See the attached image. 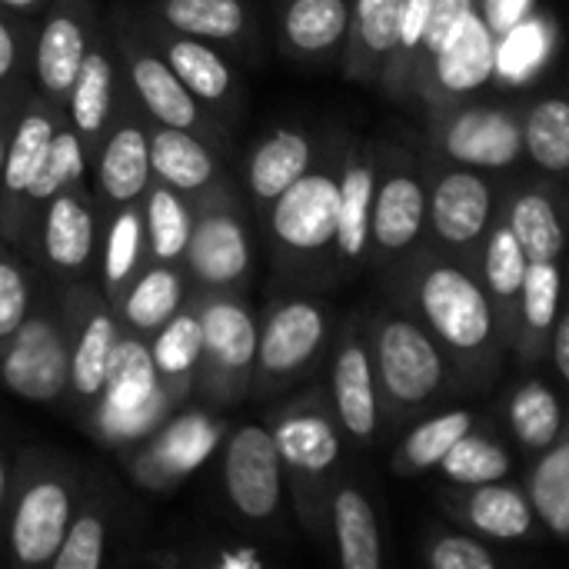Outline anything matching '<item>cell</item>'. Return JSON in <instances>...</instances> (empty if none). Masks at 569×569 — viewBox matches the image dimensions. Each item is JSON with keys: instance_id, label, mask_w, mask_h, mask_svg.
<instances>
[{"instance_id": "6da1fadb", "label": "cell", "mask_w": 569, "mask_h": 569, "mask_svg": "<svg viewBox=\"0 0 569 569\" xmlns=\"http://www.w3.org/2000/svg\"><path fill=\"white\" fill-rule=\"evenodd\" d=\"M417 320L440 343L447 363L467 377H493L507 350L493 303L473 267L450 257H423L410 273Z\"/></svg>"}, {"instance_id": "ee69618b", "label": "cell", "mask_w": 569, "mask_h": 569, "mask_svg": "<svg viewBox=\"0 0 569 569\" xmlns=\"http://www.w3.org/2000/svg\"><path fill=\"white\" fill-rule=\"evenodd\" d=\"M440 470L457 487H477V483H497L507 480L513 470V460L503 443H497L487 433H463L447 457L440 460Z\"/></svg>"}, {"instance_id": "8992f818", "label": "cell", "mask_w": 569, "mask_h": 569, "mask_svg": "<svg viewBox=\"0 0 569 569\" xmlns=\"http://www.w3.org/2000/svg\"><path fill=\"white\" fill-rule=\"evenodd\" d=\"M193 203V230L180 270L190 290H233L250 283L253 240L240 210L237 187L223 180Z\"/></svg>"}, {"instance_id": "7dc6e473", "label": "cell", "mask_w": 569, "mask_h": 569, "mask_svg": "<svg viewBox=\"0 0 569 569\" xmlns=\"http://www.w3.org/2000/svg\"><path fill=\"white\" fill-rule=\"evenodd\" d=\"M37 300V263L0 237V343L23 323Z\"/></svg>"}, {"instance_id": "7402d4cb", "label": "cell", "mask_w": 569, "mask_h": 569, "mask_svg": "<svg viewBox=\"0 0 569 569\" xmlns=\"http://www.w3.org/2000/svg\"><path fill=\"white\" fill-rule=\"evenodd\" d=\"M147 40L157 47V53L167 60V67L177 73V80L197 97V103L213 117V120H233L240 110V87L230 70V63L217 53V43L177 33L163 23L157 27H140Z\"/></svg>"}, {"instance_id": "6f0895ef", "label": "cell", "mask_w": 569, "mask_h": 569, "mask_svg": "<svg viewBox=\"0 0 569 569\" xmlns=\"http://www.w3.org/2000/svg\"><path fill=\"white\" fill-rule=\"evenodd\" d=\"M10 467H7V460H3V453H0V523H3V517H7V500H10Z\"/></svg>"}, {"instance_id": "f546056e", "label": "cell", "mask_w": 569, "mask_h": 569, "mask_svg": "<svg viewBox=\"0 0 569 569\" xmlns=\"http://www.w3.org/2000/svg\"><path fill=\"white\" fill-rule=\"evenodd\" d=\"M187 300V280L183 270L173 263H143V270L127 283L120 300L113 303V313L123 327V333H133L140 340H150Z\"/></svg>"}, {"instance_id": "ffe728a7", "label": "cell", "mask_w": 569, "mask_h": 569, "mask_svg": "<svg viewBox=\"0 0 569 569\" xmlns=\"http://www.w3.org/2000/svg\"><path fill=\"white\" fill-rule=\"evenodd\" d=\"M493 40L497 37L490 33L477 7L467 10L433 53L427 73L420 77L417 100L433 110L483 90L493 80Z\"/></svg>"}, {"instance_id": "30bf717a", "label": "cell", "mask_w": 569, "mask_h": 569, "mask_svg": "<svg viewBox=\"0 0 569 569\" xmlns=\"http://www.w3.org/2000/svg\"><path fill=\"white\" fill-rule=\"evenodd\" d=\"M430 147L440 160L503 173L523 160V123L503 103H447L427 110Z\"/></svg>"}, {"instance_id": "4316f807", "label": "cell", "mask_w": 569, "mask_h": 569, "mask_svg": "<svg viewBox=\"0 0 569 569\" xmlns=\"http://www.w3.org/2000/svg\"><path fill=\"white\" fill-rule=\"evenodd\" d=\"M473 270L493 303L503 343L513 347L517 333H520V287H523V273H527V257L503 217H497L493 227L487 230Z\"/></svg>"}, {"instance_id": "cb8c5ba5", "label": "cell", "mask_w": 569, "mask_h": 569, "mask_svg": "<svg viewBox=\"0 0 569 569\" xmlns=\"http://www.w3.org/2000/svg\"><path fill=\"white\" fill-rule=\"evenodd\" d=\"M377 187V153L353 140L343 150L337 167V233H333V257L340 267H360L367 260V237H370V207Z\"/></svg>"}, {"instance_id": "8fae6325", "label": "cell", "mask_w": 569, "mask_h": 569, "mask_svg": "<svg viewBox=\"0 0 569 569\" xmlns=\"http://www.w3.org/2000/svg\"><path fill=\"white\" fill-rule=\"evenodd\" d=\"M427 230V167L407 150L377 153V187L370 207L367 260L377 267L413 253Z\"/></svg>"}, {"instance_id": "7bdbcfd3", "label": "cell", "mask_w": 569, "mask_h": 569, "mask_svg": "<svg viewBox=\"0 0 569 569\" xmlns=\"http://www.w3.org/2000/svg\"><path fill=\"white\" fill-rule=\"evenodd\" d=\"M507 420H510L517 443L533 453L547 450L550 443L563 437V407L543 380H530L510 397Z\"/></svg>"}, {"instance_id": "5bb4252c", "label": "cell", "mask_w": 569, "mask_h": 569, "mask_svg": "<svg viewBox=\"0 0 569 569\" xmlns=\"http://www.w3.org/2000/svg\"><path fill=\"white\" fill-rule=\"evenodd\" d=\"M60 307L70 333V387L67 403L73 413H90L103 390V373L117 337L123 333L113 307L93 280L60 287Z\"/></svg>"}, {"instance_id": "b9f144b4", "label": "cell", "mask_w": 569, "mask_h": 569, "mask_svg": "<svg viewBox=\"0 0 569 569\" xmlns=\"http://www.w3.org/2000/svg\"><path fill=\"white\" fill-rule=\"evenodd\" d=\"M470 430H473V413L470 410H447V413H437V417L423 420L397 447V453H393V473L417 477V473H427V470L440 467V460L447 457V450L463 433H470Z\"/></svg>"}, {"instance_id": "bcb514c9", "label": "cell", "mask_w": 569, "mask_h": 569, "mask_svg": "<svg viewBox=\"0 0 569 569\" xmlns=\"http://www.w3.org/2000/svg\"><path fill=\"white\" fill-rule=\"evenodd\" d=\"M107 557V520L103 507L90 497H83L73 507V517L67 523L63 543L53 553L50 569H100Z\"/></svg>"}, {"instance_id": "e0dca14e", "label": "cell", "mask_w": 569, "mask_h": 569, "mask_svg": "<svg viewBox=\"0 0 569 569\" xmlns=\"http://www.w3.org/2000/svg\"><path fill=\"white\" fill-rule=\"evenodd\" d=\"M223 490L247 523H270L283 503V467L267 427L243 423L223 450Z\"/></svg>"}, {"instance_id": "4dcf8cb0", "label": "cell", "mask_w": 569, "mask_h": 569, "mask_svg": "<svg viewBox=\"0 0 569 569\" xmlns=\"http://www.w3.org/2000/svg\"><path fill=\"white\" fill-rule=\"evenodd\" d=\"M500 217L513 230L527 260H560L563 253V200L550 183H533L500 203Z\"/></svg>"}, {"instance_id": "11a10c76", "label": "cell", "mask_w": 569, "mask_h": 569, "mask_svg": "<svg viewBox=\"0 0 569 569\" xmlns=\"http://www.w3.org/2000/svg\"><path fill=\"white\" fill-rule=\"evenodd\" d=\"M217 569H260L263 567V553L253 547H237V550H223L210 560Z\"/></svg>"}, {"instance_id": "60d3db41", "label": "cell", "mask_w": 569, "mask_h": 569, "mask_svg": "<svg viewBox=\"0 0 569 569\" xmlns=\"http://www.w3.org/2000/svg\"><path fill=\"white\" fill-rule=\"evenodd\" d=\"M523 157H530L550 177L569 170V103L563 97H540L520 113Z\"/></svg>"}, {"instance_id": "ba28073f", "label": "cell", "mask_w": 569, "mask_h": 569, "mask_svg": "<svg viewBox=\"0 0 569 569\" xmlns=\"http://www.w3.org/2000/svg\"><path fill=\"white\" fill-rule=\"evenodd\" d=\"M103 210L90 177L70 180L43 203L33 237V263L43 277L67 287L97 277Z\"/></svg>"}, {"instance_id": "44dd1931", "label": "cell", "mask_w": 569, "mask_h": 569, "mask_svg": "<svg viewBox=\"0 0 569 569\" xmlns=\"http://www.w3.org/2000/svg\"><path fill=\"white\" fill-rule=\"evenodd\" d=\"M97 23L100 17L93 0H50L43 7V20L30 47V73L37 93L63 107Z\"/></svg>"}, {"instance_id": "52a82bcc", "label": "cell", "mask_w": 569, "mask_h": 569, "mask_svg": "<svg viewBox=\"0 0 569 569\" xmlns=\"http://www.w3.org/2000/svg\"><path fill=\"white\" fill-rule=\"evenodd\" d=\"M0 387L30 403L67 400L70 333L60 297L37 293L23 323L0 343Z\"/></svg>"}, {"instance_id": "ab89813d", "label": "cell", "mask_w": 569, "mask_h": 569, "mask_svg": "<svg viewBox=\"0 0 569 569\" xmlns=\"http://www.w3.org/2000/svg\"><path fill=\"white\" fill-rule=\"evenodd\" d=\"M527 500L533 507L537 523H543V530L553 540H567L569 537V440L560 437L557 443H550L547 450H540V460L530 473L527 483Z\"/></svg>"}, {"instance_id": "d590c367", "label": "cell", "mask_w": 569, "mask_h": 569, "mask_svg": "<svg viewBox=\"0 0 569 569\" xmlns=\"http://www.w3.org/2000/svg\"><path fill=\"white\" fill-rule=\"evenodd\" d=\"M140 213H143L147 260L180 267L193 230V203L183 193L170 190L167 183L150 180V187L140 197Z\"/></svg>"}, {"instance_id": "83f0119b", "label": "cell", "mask_w": 569, "mask_h": 569, "mask_svg": "<svg viewBox=\"0 0 569 569\" xmlns=\"http://www.w3.org/2000/svg\"><path fill=\"white\" fill-rule=\"evenodd\" d=\"M400 0H353L343 37V77L377 87L397 47Z\"/></svg>"}, {"instance_id": "d6a6232c", "label": "cell", "mask_w": 569, "mask_h": 569, "mask_svg": "<svg viewBox=\"0 0 569 569\" xmlns=\"http://www.w3.org/2000/svg\"><path fill=\"white\" fill-rule=\"evenodd\" d=\"M147 260V240H143V213L140 200L123 203L113 210H103V230H100V260L97 277L107 303L113 307L127 283L143 270Z\"/></svg>"}, {"instance_id": "7c38bea8", "label": "cell", "mask_w": 569, "mask_h": 569, "mask_svg": "<svg viewBox=\"0 0 569 569\" xmlns=\"http://www.w3.org/2000/svg\"><path fill=\"white\" fill-rule=\"evenodd\" d=\"M500 190L487 170L440 163L427 170V230L453 253L477 263L480 243L500 217Z\"/></svg>"}, {"instance_id": "9f6ffc18", "label": "cell", "mask_w": 569, "mask_h": 569, "mask_svg": "<svg viewBox=\"0 0 569 569\" xmlns=\"http://www.w3.org/2000/svg\"><path fill=\"white\" fill-rule=\"evenodd\" d=\"M50 0H0V7L3 10H10V13H17V17H30V13H43V7H47Z\"/></svg>"}, {"instance_id": "9c48e42d", "label": "cell", "mask_w": 569, "mask_h": 569, "mask_svg": "<svg viewBox=\"0 0 569 569\" xmlns=\"http://www.w3.org/2000/svg\"><path fill=\"white\" fill-rule=\"evenodd\" d=\"M110 33H113L117 57H120L123 83H127L130 97L137 100V107L147 113V120L177 127V130H190V133L203 137L210 147L223 150L227 133H223L220 120H213L197 103V97L177 80V73L167 67V60L147 40V33L140 27H127V23H120Z\"/></svg>"}, {"instance_id": "ac0fdd59", "label": "cell", "mask_w": 569, "mask_h": 569, "mask_svg": "<svg viewBox=\"0 0 569 569\" xmlns=\"http://www.w3.org/2000/svg\"><path fill=\"white\" fill-rule=\"evenodd\" d=\"M67 120L63 107L37 93L33 87L27 90V100L20 107V117L13 123V137L7 147V160L0 170V237L10 243L20 210L43 170V160L50 153L53 133Z\"/></svg>"}, {"instance_id": "c3c4849f", "label": "cell", "mask_w": 569, "mask_h": 569, "mask_svg": "<svg viewBox=\"0 0 569 569\" xmlns=\"http://www.w3.org/2000/svg\"><path fill=\"white\" fill-rule=\"evenodd\" d=\"M210 447H213V430L200 417L197 420L187 417L163 430V437L153 447L150 463L163 467V473H170V477H180V473L200 467V460L207 457Z\"/></svg>"}, {"instance_id": "f6af8a7d", "label": "cell", "mask_w": 569, "mask_h": 569, "mask_svg": "<svg viewBox=\"0 0 569 569\" xmlns=\"http://www.w3.org/2000/svg\"><path fill=\"white\" fill-rule=\"evenodd\" d=\"M430 3L433 0H400V20H397V47L393 57L380 77V90L400 103L413 100V60H417V47L423 40L427 30V17H430Z\"/></svg>"}, {"instance_id": "8d00e7d4", "label": "cell", "mask_w": 569, "mask_h": 569, "mask_svg": "<svg viewBox=\"0 0 569 569\" xmlns=\"http://www.w3.org/2000/svg\"><path fill=\"white\" fill-rule=\"evenodd\" d=\"M557 313H560V263L527 260V273L520 287V333L513 343L527 363L547 353Z\"/></svg>"}, {"instance_id": "db71d44e", "label": "cell", "mask_w": 569, "mask_h": 569, "mask_svg": "<svg viewBox=\"0 0 569 569\" xmlns=\"http://www.w3.org/2000/svg\"><path fill=\"white\" fill-rule=\"evenodd\" d=\"M550 357H553V367H557V377L569 383V313L560 310L557 320H553V330H550Z\"/></svg>"}, {"instance_id": "74e56055", "label": "cell", "mask_w": 569, "mask_h": 569, "mask_svg": "<svg viewBox=\"0 0 569 569\" xmlns=\"http://www.w3.org/2000/svg\"><path fill=\"white\" fill-rule=\"evenodd\" d=\"M153 13L157 23L207 43H243L250 30L243 0H157Z\"/></svg>"}, {"instance_id": "d4e9b609", "label": "cell", "mask_w": 569, "mask_h": 569, "mask_svg": "<svg viewBox=\"0 0 569 569\" xmlns=\"http://www.w3.org/2000/svg\"><path fill=\"white\" fill-rule=\"evenodd\" d=\"M150 177L183 193L187 200L203 197L207 190L227 180L217 147L203 137L150 120Z\"/></svg>"}, {"instance_id": "681fc988", "label": "cell", "mask_w": 569, "mask_h": 569, "mask_svg": "<svg viewBox=\"0 0 569 569\" xmlns=\"http://www.w3.org/2000/svg\"><path fill=\"white\" fill-rule=\"evenodd\" d=\"M433 569H497L500 557L470 533H437L427 540L423 550Z\"/></svg>"}, {"instance_id": "f35d334b", "label": "cell", "mask_w": 569, "mask_h": 569, "mask_svg": "<svg viewBox=\"0 0 569 569\" xmlns=\"http://www.w3.org/2000/svg\"><path fill=\"white\" fill-rule=\"evenodd\" d=\"M157 380L177 393L193 390L197 363H200V323L193 307L183 300V307L147 340Z\"/></svg>"}, {"instance_id": "3957f363", "label": "cell", "mask_w": 569, "mask_h": 569, "mask_svg": "<svg viewBox=\"0 0 569 569\" xmlns=\"http://www.w3.org/2000/svg\"><path fill=\"white\" fill-rule=\"evenodd\" d=\"M77 507V473L50 453H27L10 477L3 517L7 553L20 567H50Z\"/></svg>"}, {"instance_id": "f1b7e54d", "label": "cell", "mask_w": 569, "mask_h": 569, "mask_svg": "<svg viewBox=\"0 0 569 569\" xmlns=\"http://www.w3.org/2000/svg\"><path fill=\"white\" fill-rule=\"evenodd\" d=\"M313 163V137L300 127L270 130L243 163V187L250 200L267 210L297 177H303Z\"/></svg>"}, {"instance_id": "1f68e13d", "label": "cell", "mask_w": 569, "mask_h": 569, "mask_svg": "<svg viewBox=\"0 0 569 569\" xmlns=\"http://www.w3.org/2000/svg\"><path fill=\"white\" fill-rule=\"evenodd\" d=\"M350 0H287L280 13L283 47L297 60H330L343 50Z\"/></svg>"}, {"instance_id": "603a6c76", "label": "cell", "mask_w": 569, "mask_h": 569, "mask_svg": "<svg viewBox=\"0 0 569 569\" xmlns=\"http://www.w3.org/2000/svg\"><path fill=\"white\" fill-rule=\"evenodd\" d=\"M330 387H333V417L340 423V433L353 447H370L380 430V397H377V380H373L363 333L357 330L343 333L333 357Z\"/></svg>"}, {"instance_id": "9a60e30c", "label": "cell", "mask_w": 569, "mask_h": 569, "mask_svg": "<svg viewBox=\"0 0 569 569\" xmlns=\"http://www.w3.org/2000/svg\"><path fill=\"white\" fill-rule=\"evenodd\" d=\"M337 200V167L310 163V170L263 210L283 263H307L333 250Z\"/></svg>"}, {"instance_id": "277c9868", "label": "cell", "mask_w": 569, "mask_h": 569, "mask_svg": "<svg viewBox=\"0 0 569 569\" xmlns=\"http://www.w3.org/2000/svg\"><path fill=\"white\" fill-rule=\"evenodd\" d=\"M367 350L380 407L393 420H407L447 390L450 363L430 330L407 313H377L370 320Z\"/></svg>"}, {"instance_id": "836d02e7", "label": "cell", "mask_w": 569, "mask_h": 569, "mask_svg": "<svg viewBox=\"0 0 569 569\" xmlns=\"http://www.w3.org/2000/svg\"><path fill=\"white\" fill-rule=\"evenodd\" d=\"M330 523L337 540V557L343 569H380L383 563V543H380V523L377 510L367 500V493L357 483H333L330 493Z\"/></svg>"}, {"instance_id": "d6986e66", "label": "cell", "mask_w": 569, "mask_h": 569, "mask_svg": "<svg viewBox=\"0 0 569 569\" xmlns=\"http://www.w3.org/2000/svg\"><path fill=\"white\" fill-rule=\"evenodd\" d=\"M123 90H127V83H123L117 47H113V33L107 23H97L90 47H87V53L77 67V77L67 90V100H63V113H67V123L77 137L80 150H83L87 170H90V160L100 147V137H103Z\"/></svg>"}, {"instance_id": "4fadbf2b", "label": "cell", "mask_w": 569, "mask_h": 569, "mask_svg": "<svg viewBox=\"0 0 569 569\" xmlns=\"http://www.w3.org/2000/svg\"><path fill=\"white\" fill-rule=\"evenodd\" d=\"M330 337V313L313 297H283L257 323V393H277L297 383L320 357Z\"/></svg>"}, {"instance_id": "2e32d148", "label": "cell", "mask_w": 569, "mask_h": 569, "mask_svg": "<svg viewBox=\"0 0 569 569\" xmlns=\"http://www.w3.org/2000/svg\"><path fill=\"white\" fill-rule=\"evenodd\" d=\"M93 193L100 210H113L123 203H137L150 187V120L123 90L100 147L90 160Z\"/></svg>"}, {"instance_id": "7a4b0ae2", "label": "cell", "mask_w": 569, "mask_h": 569, "mask_svg": "<svg viewBox=\"0 0 569 569\" xmlns=\"http://www.w3.org/2000/svg\"><path fill=\"white\" fill-rule=\"evenodd\" d=\"M267 430L277 443L283 480L293 490L303 523L313 533H323V517L330 510L327 490H333L343 440L330 397L323 390H307L280 413H273V423Z\"/></svg>"}, {"instance_id": "5b68a950", "label": "cell", "mask_w": 569, "mask_h": 569, "mask_svg": "<svg viewBox=\"0 0 569 569\" xmlns=\"http://www.w3.org/2000/svg\"><path fill=\"white\" fill-rule=\"evenodd\" d=\"M200 323V363L193 387L213 407H230L253 387L257 317L233 290H193L187 300Z\"/></svg>"}, {"instance_id": "f907efd6", "label": "cell", "mask_w": 569, "mask_h": 569, "mask_svg": "<svg viewBox=\"0 0 569 569\" xmlns=\"http://www.w3.org/2000/svg\"><path fill=\"white\" fill-rule=\"evenodd\" d=\"M30 47L33 37L27 33V27L17 20V13L0 7V90L27 83L23 73L30 67Z\"/></svg>"}, {"instance_id": "816d5d0a", "label": "cell", "mask_w": 569, "mask_h": 569, "mask_svg": "<svg viewBox=\"0 0 569 569\" xmlns=\"http://www.w3.org/2000/svg\"><path fill=\"white\" fill-rule=\"evenodd\" d=\"M530 10H537V0H477V13L483 17L493 37L517 27Z\"/></svg>"}, {"instance_id": "484cf974", "label": "cell", "mask_w": 569, "mask_h": 569, "mask_svg": "<svg viewBox=\"0 0 569 569\" xmlns=\"http://www.w3.org/2000/svg\"><path fill=\"white\" fill-rule=\"evenodd\" d=\"M447 510L453 520L467 523L473 533L487 540L517 543L537 533V517L527 493L507 480L463 487L460 493L447 497Z\"/></svg>"}, {"instance_id": "e575fe53", "label": "cell", "mask_w": 569, "mask_h": 569, "mask_svg": "<svg viewBox=\"0 0 569 569\" xmlns=\"http://www.w3.org/2000/svg\"><path fill=\"white\" fill-rule=\"evenodd\" d=\"M557 23L547 10H530L517 27L493 40V80L507 87L530 83L553 57Z\"/></svg>"}, {"instance_id": "f5cc1de1", "label": "cell", "mask_w": 569, "mask_h": 569, "mask_svg": "<svg viewBox=\"0 0 569 569\" xmlns=\"http://www.w3.org/2000/svg\"><path fill=\"white\" fill-rule=\"evenodd\" d=\"M27 83H17V87H7L0 90V170H3V160H7V147H10V137H13V123L20 117V107L27 100Z\"/></svg>"}]
</instances>
